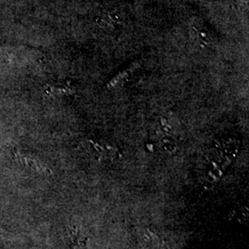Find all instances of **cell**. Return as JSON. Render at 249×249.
Here are the masks:
<instances>
[{
  "instance_id": "cell-1",
  "label": "cell",
  "mask_w": 249,
  "mask_h": 249,
  "mask_svg": "<svg viewBox=\"0 0 249 249\" xmlns=\"http://www.w3.org/2000/svg\"><path fill=\"white\" fill-rule=\"evenodd\" d=\"M68 240L71 249H89V234L80 227L69 229Z\"/></svg>"
},
{
  "instance_id": "cell-2",
  "label": "cell",
  "mask_w": 249,
  "mask_h": 249,
  "mask_svg": "<svg viewBox=\"0 0 249 249\" xmlns=\"http://www.w3.org/2000/svg\"><path fill=\"white\" fill-rule=\"evenodd\" d=\"M14 154H15V156H16V158H17L18 161H20L21 163H23L26 166H29L32 169L36 170L38 172H44L46 170V168L44 167V165L41 162H39L38 160H36V158H34L31 155H26L24 153H20L18 151L14 152Z\"/></svg>"
}]
</instances>
